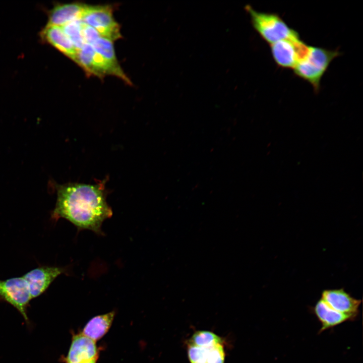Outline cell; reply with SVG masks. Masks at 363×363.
I'll return each instance as SVG.
<instances>
[{"label": "cell", "instance_id": "6da1fadb", "mask_svg": "<svg viewBox=\"0 0 363 363\" xmlns=\"http://www.w3.org/2000/svg\"><path fill=\"white\" fill-rule=\"evenodd\" d=\"M112 215L106 201L104 180L95 185L69 183L57 187L56 205L51 214L53 220L65 218L79 229L101 234L103 222Z\"/></svg>", "mask_w": 363, "mask_h": 363}, {"label": "cell", "instance_id": "7a4b0ae2", "mask_svg": "<svg viewBox=\"0 0 363 363\" xmlns=\"http://www.w3.org/2000/svg\"><path fill=\"white\" fill-rule=\"evenodd\" d=\"M337 50L310 46L306 55L292 69L295 76L309 82L316 93L320 88L321 79L332 61L341 55Z\"/></svg>", "mask_w": 363, "mask_h": 363}, {"label": "cell", "instance_id": "3957f363", "mask_svg": "<svg viewBox=\"0 0 363 363\" xmlns=\"http://www.w3.org/2000/svg\"><path fill=\"white\" fill-rule=\"evenodd\" d=\"M245 9L252 25L260 37L269 45L281 40L299 37L298 33L290 27L276 13L258 12L251 6Z\"/></svg>", "mask_w": 363, "mask_h": 363}, {"label": "cell", "instance_id": "277c9868", "mask_svg": "<svg viewBox=\"0 0 363 363\" xmlns=\"http://www.w3.org/2000/svg\"><path fill=\"white\" fill-rule=\"evenodd\" d=\"M81 20L96 30L101 36L112 41L122 37L120 25L113 17L112 6L87 5Z\"/></svg>", "mask_w": 363, "mask_h": 363}, {"label": "cell", "instance_id": "5b68a950", "mask_svg": "<svg viewBox=\"0 0 363 363\" xmlns=\"http://www.w3.org/2000/svg\"><path fill=\"white\" fill-rule=\"evenodd\" d=\"M269 45L276 64L283 69H291L306 55L310 47L300 37L281 40Z\"/></svg>", "mask_w": 363, "mask_h": 363}, {"label": "cell", "instance_id": "8992f818", "mask_svg": "<svg viewBox=\"0 0 363 363\" xmlns=\"http://www.w3.org/2000/svg\"><path fill=\"white\" fill-rule=\"evenodd\" d=\"M32 299L28 285L23 276L0 279V301L13 306L27 322L28 321L27 309Z\"/></svg>", "mask_w": 363, "mask_h": 363}, {"label": "cell", "instance_id": "52a82bcc", "mask_svg": "<svg viewBox=\"0 0 363 363\" xmlns=\"http://www.w3.org/2000/svg\"><path fill=\"white\" fill-rule=\"evenodd\" d=\"M100 349L96 341L81 332H72V340L66 356H62L60 360L64 363H89L98 359Z\"/></svg>", "mask_w": 363, "mask_h": 363}, {"label": "cell", "instance_id": "ba28073f", "mask_svg": "<svg viewBox=\"0 0 363 363\" xmlns=\"http://www.w3.org/2000/svg\"><path fill=\"white\" fill-rule=\"evenodd\" d=\"M64 271L63 268L42 266L23 275L22 276L28 285L32 298L43 293L54 279Z\"/></svg>", "mask_w": 363, "mask_h": 363}, {"label": "cell", "instance_id": "9c48e42d", "mask_svg": "<svg viewBox=\"0 0 363 363\" xmlns=\"http://www.w3.org/2000/svg\"><path fill=\"white\" fill-rule=\"evenodd\" d=\"M335 311L354 320L359 314L361 299H356L346 292L343 288L324 290L321 298Z\"/></svg>", "mask_w": 363, "mask_h": 363}, {"label": "cell", "instance_id": "30bf717a", "mask_svg": "<svg viewBox=\"0 0 363 363\" xmlns=\"http://www.w3.org/2000/svg\"><path fill=\"white\" fill-rule=\"evenodd\" d=\"M40 35L44 41L77 63L78 50L62 27L46 25L41 32Z\"/></svg>", "mask_w": 363, "mask_h": 363}, {"label": "cell", "instance_id": "8fae6325", "mask_svg": "<svg viewBox=\"0 0 363 363\" xmlns=\"http://www.w3.org/2000/svg\"><path fill=\"white\" fill-rule=\"evenodd\" d=\"M87 6L77 2L56 5L48 13L46 25L62 27L72 21L81 20Z\"/></svg>", "mask_w": 363, "mask_h": 363}, {"label": "cell", "instance_id": "7c38bea8", "mask_svg": "<svg viewBox=\"0 0 363 363\" xmlns=\"http://www.w3.org/2000/svg\"><path fill=\"white\" fill-rule=\"evenodd\" d=\"M312 311L321 324L319 333L346 321L352 320L348 316L331 308L321 298L317 302Z\"/></svg>", "mask_w": 363, "mask_h": 363}, {"label": "cell", "instance_id": "4fadbf2b", "mask_svg": "<svg viewBox=\"0 0 363 363\" xmlns=\"http://www.w3.org/2000/svg\"><path fill=\"white\" fill-rule=\"evenodd\" d=\"M115 315V311H111L95 316L86 324L81 332L96 342L108 332L112 324Z\"/></svg>", "mask_w": 363, "mask_h": 363}, {"label": "cell", "instance_id": "5bb4252c", "mask_svg": "<svg viewBox=\"0 0 363 363\" xmlns=\"http://www.w3.org/2000/svg\"><path fill=\"white\" fill-rule=\"evenodd\" d=\"M94 50L114 67L121 69L117 60L112 41L99 37L92 45Z\"/></svg>", "mask_w": 363, "mask_h": 363}, {"label": "cell", "instance_id": "9a60e30c", "mask_svg": "<svg viewBox=\"0 0 363 363\" xmlns=\"http://www.w3.org/2000/svg\"><path fill=\"white\" fill-rule=\"evenodd\" d=\"M82 21L77 20L62 26L66 34L70 39L76 48L79 50L85 43L81 34Z\"/></svg>", "mask_w": 363, "mask_h": 363}, {"label": "cell", "instance_id": "2e32d148", "mask_svg": "<svg viewBox=\"0 0 363 363\" xmlns=\"http://www.w3.org/2000/svg\"><path fill=\"white\" fill-rule=\"evenodd\" d=\"M222 338L209 331H197L192 336L188 343L199 346H206L222 342Z\"/></svg>", "mask_w": 363, "mask_h": 363}, {"label": "cell", "instance_id": "e0dca14e", "mask_svg": "<svg viewBox=\"0 0 363 363\" xmlns=\"http://www.w3.org/2000/svg\"><path fill=\"white\" fill-rule=\"evenodd\" d=\"M210 345L199 346L188 343V355L190 363H207L208 350Z\"/></svg>", "mask_w": 363, "mask_h": 363}, {"label": "cell", "instance_id": "ac0fdd59", "mask_svg": "<svg viewBox=\"0 0 363 363\" xmlns=\"http://www.w3.org/2000/svg\"><path fill=\"white\" fill-rule=\"evenodd\" d=\"M225 358V351L223 341L209 346L207 363H224Z\"/></svg>", "mask_w": 363, "mask_h": 363}, {"label": "cell", "instance_id": "d6986e66", "mask_svg": "<svg viewBox=\"0 0 363 363\" xmlns=\"http://www.w3.org/2000/svg\"><path fill=\"white\" fill-rule=\"evenodd\" d=\"M81 34L85 43L90 45L101 36L96 30L83 22L82 24Z\"/></svg>", "mask_w": 363, "mask_h": 363}, {"label": "cell", "instance_id": "ffe728a7", "mask_svg": "<svg viewBox=\"0 0 363 363\" xmlns=\"http://www.w3.org/2000/svg\"><path fill=\"white\" fill-rule=\"evenodd\" d=\"M98 359H94L89 363H97Z\"/></svg>", "mask_w": 363, "mask_h": 363}]
</instances>
